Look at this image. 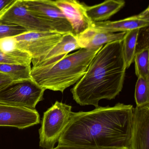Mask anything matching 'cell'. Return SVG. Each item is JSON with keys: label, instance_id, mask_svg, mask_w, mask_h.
Wrapping results in <instances>:
<instances>
[{"label": "cell", "instance_id": "2e32d148", "mask_svg": "<svg viewBox=\"0 0 149 149\" xmlns=\"http://www.w3.org/2000/svg\"><path fill=\"white\" fill-rule=\"evenodd\" d=\"M140 30L136 29L127 31L122 40V51L127 69L134 62Z\"/></svg>", "mask_w": 149, "mask_h": 149}, {"label": "cell", "instance_id": "277c9868", "mask_svg": "<svg viewBox=\"0 0 149 149\" xmlns=\"http://www.w3.org/2000/svg\"><path fill=\"white\" fill-rule=\"evenodd\" d=\"M72 109L70 105L56 101L44 113L38 130L40 147L54 148L71 120L73 113Z\"/></svg>", "mask_w": 149, "mask_h": 149}, {"label": "cell", "instance_id": "ffe728a7", "mask_svg": "<svg viewBox=\"0 0 149 149\" xmlns=\"http://www.w3.org/2000/svg\"><path fill=\"white\" fill-rule=\"evenodd\" d=\"M28 31L18 25L0 22V39L16 37Z\"/></svg>", "mask_w": 149, "mask_h": 149}, {"label": "cell", "instance_id": "4fadbf2b", "mask_svg": "<svg viewBox=\"0 0 149 149\" xmlns=\"http://www.w3.org/2000/svg\"><path fill=\"white\" fill-rule=\"evenodd\" d=\"M126 33L107 32L92 26L76 35V37L81 49H92L114 41L123 40Z\"/></svg>", "mask_w": 149, "mask_h": 149}, {"label": "cell", "instance_id": "9c48e42d", "mask_svg": "<svg viewBox=\"0 0 149 149\" xmlns=\"http://www.w3.org/2000/svg\"><path fill=\"white\" fill-rule=\"evenodd\" d=\"M40 122V115L36 109L0 103V127L22 130L37 125Z\"/></svg>", "mask_w": 149, "mask_h": 149}, {"label": "cell", "instance_id": "52a82bcc", "mask_svg": "<svg viewBox=\"0 0 149 149\" xmlns=\"http://www.w3.org/2000/svg\"><path fill=\"white\" fill-rule=\"evenodd\" d=\"M0 22L18 25L29 31L58 32L50 24L28 9L23 0L17 1L4 12L0 17Z\"/></svg>", "mask_w": 149, "mask_h": 149}, {"label": "cell", "instance_id": "7a4b0ae2", "mask_svg": "<svg viewBox=\"0 0 149 149\" xmlns=\"http://www.w3.org/2000/svg\"><path fill=\"white\" fill-rule=\"evenodd\" d=\"M126 70L122 40L105 45L71 89L73 100L80 106L97 107L101 100L115 99L123 88Z\"/></svg>", "mask_w": 149, "mask_h": 149}, {"label": "cell", "instance_id": "3957f363", "mask_svg": "<svg viewBox=\"0 0 149 149\" xmlns=\"http://www.w3.org/2000/svg\"><path fill=\"white\" fill-rule=\"evenodd\" d=\"M103 46L92 49L81 48L57 62L32 66L31 79L45 90L63 93L81 79Z\"/></svg>", "mask_w": 149, "mask_h": 149}, {"label": "cell", "instance_id": "30bf717a", "mask_svg": "<svg viewBox=\"0 0 149 149\" xmlns=\"http://www.w3.org/2000/svg\"><path fill=\"white\" fill-rule=\"evenodd\" d=\"M55 4L61 10L74 34H80L92 25L87 16L86 5L78 0H55Z\"/></svg>", "mask_w": 149, "mask_h": 149}, {"label": "cell", "instance_id": "8fae6325", "mask_svg": "<svg viewBox=\"0 0 149 149\" xmlns=\"http://www.w3.org/2000/svg\"><path fill=\"white\" fill-rule=\"evenodd\" d=\"M130 149H149V104L134 108Z\"/></svg>", "mask_w": 149, "mask_h": 149}, {"label": "cell", "instance_id": "6da1fadb", "mask_svg": "<svg viewBox=\"0 0 149 149\" xmlns=\"http://www.w3.org/2000/svg\"><path fill=\"white\" fill-rule=\"evenodd\" d=\"M134 109L118 103L73 112L58 145L130 149Z\"/></svg>", "mask_w": 149, "mask_h": 149}, {"label": "cell", "instance_id": "7402d4cb", "mask_svg": "<svg viewBox=\"0 0 149 149\" xmlns=\"http://www.w3.org/2000/svg\"><path fill=\"white\" fill-rule=\"evenodd\" d=\"M52 149H127L117 148H93V147H83L74 145H57L56 148Z\"/></svg>", "mask_w": 149, "mask_h": 149}, {"label": "cell", "instance_id": "ba28073f", "mask_svg": "<svg viewBox=\"0 0 149 149\" xmlns=\"http://www.w3.org/2000/svg\"><path fill=\"white\" fill-rule=\"evenodd\" d=\"M28 9L63 34L73 32L70 24L53 0H23Z\"/></svg>", "mask_w": 149, "mask_h": 149}, {"label": "cell", "instance_id": "e0dca14e", "mask_svg": "<svg viewBox=\"0 0 149 149\" xmlns=\"http://www.w3.org/2000/svg\"><path fill=\"white\" fill-rule=\"evenodd\" d=\"M30 65L0 64V72L10 76L14 81L31 79Z\"/></svg>", "mask_w": 149, "mask_h": 149}, {"label": "cell", "instance_id": "9a60e30c", "mask_svg": "<svg viewBox=\"0 0 149 149\" xmlns=\"http://www.w3.org/2000/svg\"><path fill=\"white\" fill-rule=\"evenodd\" d=\"M81 49L79 45L76 35L70 32L64 35L60 42L41 60L32 63H50L57 62L71 52Z\"/></svg>", "mask_w": 149, "mask_h": 149}, {"label": "cell", "instance_id": "8992f818", "mask_svg": "<svg viewBox=\"0 0 149 149\" xmlns=\"http://www.w3.org/2000/svg\"><path fill=\"white\" fill-rule=\"evenodd\" d=\"M64 35L54 31H28L15 38L17 48L28 53L33 63L44 58Z\"/></svg>", "mask_w": 149, "mask_h": 149}, {"label": "cell", "instance_id": "7c38bea8", "mask_svg": "<svg viewBox=\"0 0 149 149\" xmlns=\"http://www.w3.org/2000/svg\"><path fill=\"white\" fill-rule=\"evenodd\" d=\"M149 24V7L141 13L136 15L116 21L93 22L92 26L98 29L107 32H127L136 29L148 27Z\"/></svg>", "mask_w": 149, "mask_h": 149}, {"label": "cell", "instance_id": "5b68a950", "mask_svg": "<svg viewBox=\"0 0 149 149\" xmlns=\"http://www.w3.org/2000/svg\"><path fill=\"white\" fill-rule=\"evenodd\" d=\"M45 91L31 79L13 81L0 90V103L36 109Z\"/></svg>", "mask_w": 149, "mask_h": 149}, {"label": "cell", "instance_id": "cb8c5ba5", "mask_svg": "<svg viewBox=\"0 0 149 149\" xmlns=\"http://www.w3.org/2000/svg\"><path fill=\"white\" fill-rule=\"evenodd\" d=\"M13 81H14L10 76L0 72V90Z\"/></svg>", "mask_w": 149, "mask_h": 149}, {"label": "cell", "instance_id": "44dd1931", "mask_svg": "<svg viewBox=\"0 0 149 149\" xmlns=\"http://www.w3.org/2000/svg\"><path fill=\"white\" fill-rule=\"evenodd\" d=\"M31 62L5 53L0 49V64L30 65Z\"/></svg>", "mask_w": 149, "mask_h": 149}, {"label": "cell", "instance_id": "ac0fdd59", "mask_svg": "<svg viewBox=\"0 0 149 149\" xmlns=\"http://www.w3.org/2000/svg\"><path fill=\"white\" fill-rule=\"evenodd\" d=\"M149 46L136 50L134 61L137 77L149 79Z\"/></svg>", "mask_w": 149, "mask_h": 149}, {"label": "cell", "instance_id": "603a6c76", "mask_svg": "<svg viewBox=\"0 0 149 149\" xmlns=\"http://www.w3.org/2000/svg\"><path fill=\"white\" fill-rule=\"evenodd\" d=\"M18 0H0V17Z\"/></svg>", "mask_w": 149, "mask_h": 149}, {"label": "cell", "instance_id": "5bb4252c", "mask_svg": "<svg viewBox=\"0 0 149 149\" xmlns=\"http://www.w3.org/2000/svg\"><path fill=\"white\" fill-rule=\"evenodd\" d=\"M125 4L124 0H106L93 6L86 5V11L93 22H105L120 11Z\"/></svg>", "mask_w": 149, "mask_h": 149}, {"label": "cell", "instance_id": "d6986e66", "mask_svg": "<svg viewBox=\"0 0 149 149\" xmlns=\"http://www.w3.org/2000/svg\"><path fill=\"white\" fill-rule=\"evenodd\" d=\"M135 99L138 107L149 104V79L138 77L136 84Z\"/></svg>", "mask_w": 149, "mask_h": 149}]
</instances>
